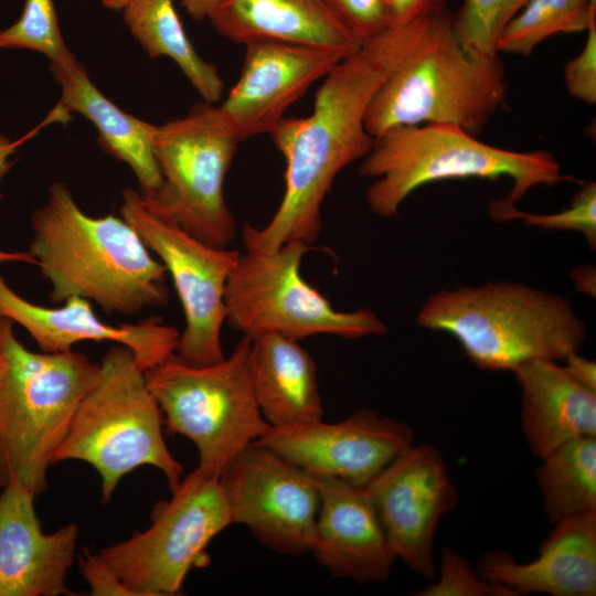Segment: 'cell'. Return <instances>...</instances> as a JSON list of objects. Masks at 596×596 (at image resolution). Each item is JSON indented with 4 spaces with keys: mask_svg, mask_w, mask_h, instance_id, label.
<instances>
[{
    "mask_svg": "<svg viewBox=\"0 0 596 596\" xmlns=\"http://www.w3.org/2000/svg\"><path fill=\"white\" fill-rule=\"evenodd\" d=\"M424 19L365 41L323 77L309 116L285 117L268 134L286 162L285 190L266 225L243 226L245 249L274 252L290 241L312 245L318 240L321 207L337 175L373 147L368 107L417 42Z\"/></svg>",
    "mask_w": 596,
    "mask_h": 596,
    "instance_id": "6da1fadb",
    "label": "cell"
},
{
    "mask_svg": "<svg viewBox=\"0 0 596 596\" xmlns=\"http://www.w3.org/2000/svg\"><path fill=\"white\" fill-rule=\"evenodd\" d=\"M30 254L52 285L54 304L76 296L106 312L135 315L166 306L167 269L121 216L83 212L63 182L32 214Z\"/></svg>",
    "mask_w": 596,
    "mask_h": 596,
    "instance_id": "7a4b0ae2",
    "label": "cell"
},
{
    "mask_svg": "<svg viewBox=\"0 0 596 596\" xmlns=\"http://www.w3.org/2000/svg\"><path fill=\"white\" fill-rule=\"evenodd\" d=\"M505 98L499 54L466 49L443 8L425 17L417 42L374 94L365 128L376 138L398 126L451 124L477 137Z\"/></svg>",
    "mask_w": 596,
    "mask_h": 596,
    "instance_id": "3957f363",
    "label": "cell"
},
{
    "mask_svg": "<svg viewBox=\"0 0 596 596\" xmlns=\"http://www.w3.org/2000/svg\"><path fill=\"white\" fill-rule=\"evenodd\" d=\"M419 327L454 337L487 371H511L536 359L564 361L587 332L570 301L518 281L440 289L416 316Z\"/></svg>",
    "mask_w": 596,
    "mask_h": 596,
    "instance_id": "277c9868",
    "label": "cell"
},
{
    "mask_svg": "<svg viewBox=\"0 0 596 596\" xmlns=\"http://www.w3.org/2000/svg\"><path fill=\"white\" fill-rule=\"evenodd\" d=\"M12 324L0 316V487L17 479L39 494L99 364L73 350L30 351Z\"/></svg>",
    "mask_w": 596,
    "mask_h": 596,
    "instance_id": "5b68a950",
    "label": "cell"
},
{
    "mask_svg": "<svg viewBox=\"0 0 596 596\" xmlns=\"http://www.w3.org/2000/svg\"><path fill=\"white\" fill-rule=\"evenodd\" d=\"M359 171L373 179L365 194L370 211L385 219L396 215L414 191L438 181L507 177L512 189L504 200L517 203L534 187L575 180L561 172L557 160L547 151L499 148L451 124L386 130L375 138Z\"/></svg>",
    "mask_w": 596,
    "mask_h": 596,
    "instance_id": "8992f818",
    "label": "cell"
},
{
    "mask_svg": "<svg viewBox=\"0 0 596 596\" xmlns=\"http://www.w3.org/2000/svg\"><path fill=\"white\" fill-rule=\"evenodd\" d=\"M162 412L131 351L115 344L99 364L95 385L79 403L53 464L82 460L100 477L107 503L119 481L141 466L159 469L172 492L183 467L168 449Z\"/></svg>",
    "mask_w": 596,
    "mask_h": 596,
    "instance_id": "52a82bcc",
    "label": "cell"
},
{
    "mask_svg": "<svg viewBox=\"0 0 596 596\" xmlns=\"http://www.w3.org/2000/svg\"><path fill=\"white\" fill-rule=\"evenodd\" d=\"M251 339L243 337L228 356L192 366L175 353L143 371L163 417L166 432L189 438L198 469L220 478L245 447L270 426L257 405L249 370Z\"/></svg>",
    "mask_w": 596,
    "mask_h": 596,
    "instance_id": "ba28073f",
    "label": "cell"
},
{
    "mask_svg": "<svg viewBox=\"0 0 596 596\" xmlns=\"http://www.w3.org/2000/svg\"><path fill=\"white\" fill-rule=\"evenodd\" d=\"M240 142L219 106L205 102L182 118L156 125L152 150L161 184L140 195L146 207L201 242L227 248L236 221L223 185Z\"/></svg>",
    "mask_w": 596,
    "mask_h": 596,
    "instance_id": "9c48e42d",
    "label": "cell"
},
{
    "mask_svg": "<svg viewBox=\"0 0 596 596\" xmlns=\"http://www.w3.org/2000/svg\"><path fill=\"white\" fill-rule=\"evenodd\" d=\"M313 249L290 241L274 252H241L225 287V322L243 337L275 334L289 340L328 334L360 339L387 333L371 309H336L301 275L306 253Z\"/></svg>",
    "mask_w": 596,
    "mask_h": 596,
    "instance_id": "30bf717a",
    "label": "cell"
},
{
    "mask_svg": "<svg viewBox=\"0 0 596 596\" xmlns=\"http://www.w3.org/2000/svg\"><path fill=\"white\" fill-rule=\"evenodd\" d=\"M155 512L147 530L96 554L134 596L180 594L206 545L234 523L220 478L198 468Z\"/></svg>",
    "mask_w": 596,
    "mask_h": 596,
    "instance_id": "8fae6325",
    "label": "cell"
},
{
    "mask_svg": "<svg viewBox=\"0 0 596 596\" xmlns=\"http://www.w3.org/2000/svg\"><path fill=\"white\" fill-rule=\"evenodd\" d=\"M120 215L172 278L185 319L177 356L198 368L224 360L221 333L225 323V287L241 252L207 245L157 216L146 207L139 192L130 188L123 191Z\"/></svg>",
    "mask_w": 596,
    "mask_h": 596,
    "instance_id": "7c38bea8",
    "label": "cell"
},
{
    "mask_svg": "<svg viewBox=\"0 0 596 596\" xmlns=\"http://www.w3.org/2000/svg\"><path fill=\"white\" fill-rule=\"evenodd\" d=\"M220 482L234 523L263 545L290 556L311 552L320 507L311 473L254 441L234 457Z\"/></svg>",
    "mask_w": 596,
    "mask_h": 596,
    "instance_id": "4fadbf2b",
    "label": "cell"
},
{
    "mask_svg": "<svg viewBox=\"0 0 596 596\" xmlns=\"http://www.w3.org/2000/svg\"><path fill=\"white\" fill-rule=\"evenodd\" d=\"M396 556L415 574L436 576L434 541L458 493L436 447L412 445L365 487Z\"/></svg>",
    "mask_w": 596,
    "mask_h": 596,
    "instance_id": "5bb4252c",
    "label": "cell"
},
{
    "mask_svg": "<svg viewBox=\"0 0 596 596\" xmlns=\"http://www.w3.org/2000/svg\"><path fill=\"white\" fill-rule=\"evenodd\" d=\"M315 477L365 487L414 444L405 423L361 408L337 423L322 419L272 427L256 440Z\"/></svg>",
    "mask_w": 596,
    "mask_h": 596,
    "instance_id": "9a60e30c",
    "label": "cell"
},
{
    "mask_svg": "<svg viewBox=\"0 0 596 596\" xmlns=\"http://www.w3.org/2000/svg\"><path fill=\"white\" fill-rule=\"evenodd\" d=\"M245 47L241 76L219 106L241 141L269 134L316 81L348 57L332 50L275 41Z\"/></svg>",
    "mask_w": 596,
    "mask_h": 596,
    "instance_id": "2e32d148",
    "label": "cell"
},
{
    "mask_svg": "<svg viewBox=\"0 0 596 596\" xmlns=\"http://www.w3.org/2000/svg\"><path fill=\"white\" fill-rule=\"evenodd\" d=\"M34 497L17 479L0 493V596L72 595L66 577L75 561L78 526L71 522L43 533Z\"/></svg>",
    "mask_w": 596,
    "mask_h": 596,
    "instance_id": "e0dca14e",
    "label": "cell"
},
{
    "mask_svg": "<svg viewBox=\"0 0 596 596\" xmlns=\"http://www.w3.org/2000/svg\"><path fill=\"white\" fill-rule=\"evenodd\" d=\"M0 316L23 327L43 352H67L87 340L113 341L128 348L142 371L173 354L180 336L175 327L159 318L138 323L104 322L82 297H70L57 308L39 306L18 295L1 276Z\"/></svg>",
    "mask_w": 596,
    "mask_h": 596,
    "instance_id": "ac0fdd59",
    "label": "cell"
},
{
    "mask_svg": "<svg viewBox=\"0 0 596 596\" xmlns=\"http://www.w3.org/2000/svg\"><path fill=\"white\" fill-rule=\"evenodd\" d=\"M315 479L320 494L310 552L315 560L338 578L359 584L387 581L396 556L364 487Z\"/></svg>",
    "mask_w": 596,
    "mask_h": 596,
    "instance_id": "d6986e66",
    "label": "cell"
},
{
    "mask_svg": "<svg viewBox=\"0 0 596 596\" xmlns=\"http://www.w3.org/2000/svg\"><path fill=\"white\" fill-rule=\"evenodd\" d=\"M477 571L486 581L504 586L517 596H595L596 513L554 523L538 556L528 563L496 551L482 556Z\"/></svg>",
    "mask_w": 596,
    "mask_h": 596,
    "instance_id": "ffe728a7",
    "label": "cell"
},
{
    "mask_svg": "<svg viewBox=\"0 0 596 596\" xmlns=\"http://www.w3.org/2000/svg\"><path fill=\"white\" fill-rule=\"evenodd\" d=\"M207 19L220 34L244 45L275 41L350 56L363 44L330 0H222Z\"/></svg>",
    "mask_w": 596,
    "mask_h": 596,
    "instance_id": "44dd1931",
    "label": "cell"
},
{
    "mask_svg": "<svg viewBox=\"0 0 596 596\" xmlns=\"http://www.w3.org/2000/svg\"><path fill=\"white\" fill-rule=\"evenodd\" d=\"M521 391V426L538 458L574 438L596 437V391L557 361L536 359L513 371Z\"/></svg>",
    "mask_w": 596,
    "mask_h": 596,
    "instance_id": "7402d4cb",
    "label": "cell"
},
{
    "mask_svg": "<svg viewBox=\"0 0 596 596\" xmlns=\"http://www.w3.org/2000/svg\"><path fill=\"white\" fill-rule=\"evenodd\" d=\"M50 62V71L61 86L58 103L70 111L83 115L96 127L100 147L134 171L141 196L156 192L161 184L152 150L156 125L117 107L91 82L72 52Z\"/></svg>",
    "mask_w": 596,
    "mask_h": 596,
    "instance_id": "603a6c76",
    "label": "cell"
},
{
    "mask_svg": "<svg viewBox=\"0 0 596 596\" xmlns=\"http://www.w3.org/2000/svg\"><path fill=\"white\" fill-rule=\"evenodd\" d=\"M249 370L257 405L272 427L323 418L317 366L298 341L275 334L251 339Z\"/></svg>",
    "mask_w": 596,
    "mask_h": 596,
    "instance_id": "cb8c5ba5",
    "label": "cell"
},
{
    "mask_svg": "<svg viewBox=\"0 0 596 596\" xmlns=\"http://www.w3.org/2000/svg\"><path fill=\"white\" fill-rule=\"evenodd\" d=\"M123 11L126 25L150 58H171L203 102L215 104L221 100L223 79L216 66L194 50L173 0H130Z\"/></svg>",
    "mask_w": 596,
    "mask_h": 596,
    "instance_id": "d4e9b609",
    "label": "cell"
},
{
    "mask_svg": "<svg viewBox=\"0 0 596 596\" xmlns=\"http://www.w3.org/2000/svg\"><path fill=\"white\" fill-rule=\"evenodd\" d=\"M535 478L551 523L596 513V437L574 438L551 450Z\"/></svg>",
    "mask_w": 596,
    "mask_h": 596,
    "instance_id": "484cf974",
    "label": "cell"
},
{
    "mask_svg": "<svg viewBox=\"0 0 596 596\" xmlns=\"http://www.w3.org/2000/svg\"><path fill=\"white\" fill-rule=\"evenodd\" d=\"M594 20L587 0H529L502 29L497 51L529 56L547 38L586 31Z\"/></svg>",
    "mask_w": 596,
    "mask_h": 596,
    "instance_id": "4316f807",
    "label": "cell"
},
{
    "mask_svg": "<svg viewBox=\"0 0 596 596\" xmlns=\"http://www.w3.org/2000/svg\"><path fill=\"white\" fill-rule=\"evenodd\" d=\"M496 221L521 220L528 226L545 230L575 231L582 233L590 249L596 248V183L586 182L572 198L568 207L549 214L529 213L517 207L515 203L502 200L492 201L488 206Z\"/></svg>",
    "mask_w": 596,
    "mask_h": 596,
    "instance_id": "83f0119b",
    "label": "cell"
},
{
    "mask_svg": "<svg viewBox=\"0 0 596 596\" xmlns=\"http://www.w3.org/2000/svg\"><path fill=\"white\" fill-rule=\"evenodd\" d=\"M528 1L464 0L453 15L455 33L460 43L472 52L499 54L497 42L502 29Z\"/></svg>",
    "mask_w": 596,
    "mask_h": 596,
    "instance_id": "f1b7e54d",
    "label": "cell"
},
{
    "mask_svg": "<svg viewBox=\"0 0 596 596\" xmlns=\"http://www.w3.org/2000/svg\"><path fill=\"white\" fill-rule=\"evenodd\" d=\"M0 49L35 51L50 61L67 54L53 0H25L19 20L0 30Z\"/></svg>",
    "mask_w": 596,
    "mask_h": 596,
    "instance_id": "f546056e",
    "label": "cell"
},
{
    "mask_svg": "<svg viewBox=\"0 0 596 596\" xmlns=\"http://www.w3.org/2000/svg\"><path fill=\"white\" fill-rule=\"evenodd\" d=\"M417 596H517L511 589L490 583L458 552L445 549L439 574Z\"/></svg>",
    "mask_w": 596,
    "mask_h": 596,
    "instance_id": "4dcf8cb0",
    "label": "cell"
},
{
    "mask_svg": "<svg viewBox=\"0 0 596 596\" xmlns=\"http://www.w3.org/2000/svg\"><path fill=\"white\" fill-rule=\"evenodd\" d=\"M351 32L362 42L391 28L387 0H330Z\"/></svg>",
    "mask_w": 596,
    "mask_h": 596,
    "instance_id": "1f68e13d",
    "label": "cell"
},
{
    "mask_svg": "<svg viewBox=\"0 0 596 596\" xmlns=\"http://www.w3.org/2000/svg\"><path fill=\"white\" fill-rule=\"evenodd\" d=\"M582 51L564 66L568 93L588 105L596 103V20L588 25Z\"/></svg>",
    "mask_w": 596,
    "mask_h": 596,
    "instance_id": "d6a6232c",
    "label": "cell"
},
{
    "mask_svg": "<svg viewBox=\"0 0 596 596\" xmlns=\"http://www.w3.org/2000/svg\"><path fill=\"white\" fill-rule=\"evenodd\" d=\"M79 568L94 596H134L116 574L96 554L79 556Z\"/></svg>",
    "mask_w": 596,
    "mask_h": 596,
    "instance_id": "836d02e7",
    "label": "cell"
},
{
    "mask_svg": "<svg viewBox=\"0 0 596 596\" xmlns=\"http://www.w3.org/2000/svg\"><path fill=\"white\" fill-rule=\"evenodd\" d=\"M446 0H387L391 28L404 26L445 8Z\"/></svg>",
    "mask_w": 596,
    "mask_h": 596,
    "instance_id": "e575fe53",
    "label": "cell"
},
{
    "mask_svg": "<svg viewBox=\"0 0 596 596\" xmlns=\"http://www.w3.org/2000/svg\"><path fill=\"white\" fill-rule=\"evenodd\" d=\"M70 118V111L62 104L58 103L56 107L51 110L47 117L39 126L33 128L31 131H29L21 138L17 140H10L8 137L0 134V181L12 167V162L10 160L11 155H13L23 142L34 136L44 126L56 121L66 123ZM2 194L0 193V198Z\"/></svg>",
    "mask_w": 596,
    "mask_h": 596,
    "instance_id": "d590c367",
    "label": "cell"
},
{
    "mask_svg": "<svg viewBox=\"0 0 596 596\" xmlns=\"http://www.w3.org/2000/svg\"><path fill=\"white\" fill-rule=\"evenodd\" d=\"M563 365L571 376L584 386L596 391V364L594 361L578 354L568 355Z\"/></svg>",
    "mask_w": 596,
    "mask_h": 596,
    "instance_id": "8d00e7d4",
    "label": "cell"
},
{
    "mask_svg": "<svg viewBox=\"0 0 596 596\" xmlns=\"http://www.w3.org/2000/svg\"><path fill=\"white\" fill-rule=\"evenodd\" d=\"M595 268L590 264L579 265L572 272V278L576 289L581 292L595 297Z\"/></svg>",
    "mask_w": 596,
    "mask_h": 596,
    "instance_id": "74e56055",
    "label": "cell"
},
{
    "mask_svg": "<svg viewBox=\"0 0 596 596\" xmlns=\"http://www.w3.org/2000/svg\"><path fill=\"white\" fill-rule=\"evenodd\" d=\"M222 0H180L182 7L195 20L207 19Z\"/></svg>",
    "mask_w": 596,
    "mask_h": 596,
    "instance_id": "f35d334b",
    "label": "cell"
},
{
    "mask_svg": "<svg viewBox=\"0 0 596 596\" xmlns=\"http://www.w3.org/2000/svg\"><path fill=\"white\" fill-rule=\"evenodd\" d=\"M22 262L35 265V260L30 252H6L0 248V263Z\"/></svg>",
    "mask_w": 596,
    "mask_h": 596,
    "instance_id": "ab89813d",
    "label": "cell"
},
{
    "mask_svg": "<svg viewBox=\"0 0 596 596\" xmlns=\"http://www.w3.org/2000/svg\"><path fill=\"white\" fill-rule=\"evenodd\" d=\"M130 0H102L105 8L114 11L123 10Z\"/></svg>",
    "mask_w": 596,
    "mask_h": 596,
    "instance_id": "60d3db41",
    "label": "cell"
},
{
    "mask_svg": "<svg viewBox=\"0 0 596 596\" xmlns=\"http://www.w3.org/2000/svg\"><path fill=\"white\" fill-rule=\"evenodd\" d=\"M593 7H596V0H587Z\"/></svg>",
    "mask_w": 596,
    "mask_h": 596,
    "instance_id": "b9f144b4",
    "label": "cell"
}]
</instances>
